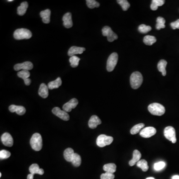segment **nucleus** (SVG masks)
<instances>
[{"label": "nucleus", "instance_id": "obj_8", "mask_svg": "<svg viewBox=\"0 0 179 179\" xmlns=\"http://www.w3.org/2000/svg\"><path fill=\"white\" fill-rule=\"evenodd\" d=\"M102 33L104 36H107L108 40L111 43L118 38V36L112 31L111 27L108 26H105L103 27L102 29Z\"/></svg>", "mask_w": 179, "mask_h": 179}, {"label": "nucleus", "instance_id": "obj_40", "mask_svg": "<svg viewBox=\"0 0 179 179\" xmlns=\"http://www.w3.org/2000/svg\"><path fill=\"white\" fill-rule=\"evenodd\" d=\"M115 175L111 173L105 172L101 176V179H114Z\"/></svg>", "mask_w": 179, "mask_h": 179}, {"label": "nucleus", "instance_id": "obj_20", "mask_svg": "<svg viewBox=\"0 0 179 179\" xmlns=\"http://www.w3.org/2000/svg\"><path fill=\"white\" fill-rule=\"evenodd\" d=\"M51 11L49 9L44 10L40 12V15L44 23H49L50 22Z\"/></svg>", "mask_w": 179, "mask_h": 179}, {"label": "nucleus", "instance_id": "obj_6", "mask_svg": "<svg viewBox=\"0 0 179 179\" xmlns=\"http://www.w3.org/2000/svg\"><path fill=\"white\" fill-rule=\"evenodd\" d=\"M118 54L115 52L110 55L107 60V69L108 72H112L115 69L118 61Z\"/></svg>", "mask_w": 179, "mask_h": 179}, {"label": "nucleus", "instance_id": "obj_16", "mask_svg": "<svg viewBox=\"0 0 179 179\" xmlns=\"http://www.w3.org/2000/svg\"><path fill=\"white\" fill-rule=\"evenodd\" d=\"M9 111L12 112H16V114L19 115H23L26 112V109L25 107L20 105H12L9 107Z\"/></svg>", "mask_w": 179, "mask_h": 179}, {"label": "nucleus", "instance_id": "obj_11", "mask_svg": "<svg viewBox=\"0 0 179 179\" xmlns=\"http://www.w3.org/2000/svg\"><path fill=\"white\" fill-rule=\"evenodd\" d=\"M33 65L31 62L26 61L22 63L16 64L14 66V69L15 71H19L20 70H32Z\"/></svg>", "mask_w": 179, "mask_h": 179}, {"label": "nucleus", "instance_id": "obj_34", "mask_svg": "<svg viewBox=\"0 0 179 179\" xmlns=\"http://www.w3.org/2000/svg\"><path fill=\"white\" fill-rule=\"evenodd\" d=\"M144 126L145 125L143 123H139V124L134 126L130 130L131 134L134 135V134L138 133Z\"/></svg>", "mask_w": 179, "mask_h": 179}, {"label": "nucleus", "instance_id": "obj_24", "mask_svg": "<svg viewBox=\"0 0 179 179\" xmlns=\"http://www.w3.org/2000/svg\"><path fill=\"white\" fill-rule=\"evenodd\" d=\"M167 65V62L165 60H161L159 62L157 65L158 69L159 71L162 73L163 76L166 75V67Z\"/></svg>", "mask_w": 179, "mask_h": 179}, {"label": "nucleus", "instance_id": "obj_3", "mask_svg": "<svg viewBox=\"0 0 179 179\" xmlns=\"http://www.w3.org/2000/svg\"><path fill=\"white\" fill-rule=\"evenodd\" d=\"M148 109L149 112L154 115L161 116L165 112V108L163 105L159 103H152L149 105Z\"/></svg>", "mask_w": 179, "mask_h": 179}, {"label": "nucleus", "instance_id": "obj_22", "mask_svg": "<svg viewBox=\"0 0 179 179\" xmlns=\"http://www.w3.org/2000/svg\"><path fill=\"white\" fill-rule=\"evenodd\" d=\"M29 170L31 174H37L39 175H43L44 174L43 169H40L39 166L37 164H33L30 166L29 168Z\"/></svg>", "mask_w": 179, "mask_h": 179}, {"label": "nucleus", "instance_id": "obj_19", "mask_svg": "<svg viewBox=\"0 0 179 179\" xmlns=\"http://www.w3.org/2000/svg\"><path fill=\"white\" fill-rule=\"evenodd\" d=\"M48 86L45 84H41L39 88L38 94L43 98H47L48 96Z\"/></svg>", "mask_w": 179, "mask_h": 179}, {"label": "nucleus", "instance_id": "obj_25", "mask_svg": "<svg viewBox=\"0 0 179 179\" xmlns=\"http://www.w3.org/2000/svg\"><path fill=\"white\" fill-rule=\"evenodd\" d=\"M74 153H74V150H73V149L71 148H67L64 152V157L65 159L68 162H71L74 156Z\"/></svg>", "mask_w": 179, "mask_h": 179}, {"label": "nucleus", "instance_id": "obj_18", "mask_svg": "<svg viewBox=\"0 0 179 179\" xmlns=\"http://www.w3.org/2000/svg\"><path fill=\"white\" fill-rule=\"evenodd\" d=\"M86 50V48L81 47L74 46L71 47L69 49L68 55L70 57L74 56L76 54H81L83 53L84 51Z\"/></svg>", "mask_w": 179, "mask_h": 179}, {"label": "nucleus", "instance_id": "obj_36", "mask_svg": "<svg viewBox=\"0 0 179 179\" xmlns=\"http://www.w3.org/2000/svg\"><path fill=\"white\" fill-rule=\"evenodd\" d=\"M151 27L150 26H148L146 25H140L138 27V31L141 33H147L151 30Z\"/></svg>", "mask_w": 179, "mask_h": 179}, {"label": "nucleus", "instance_id": "obj_27", "mask_svg": "<svg viewBox=\"0 0 179 179\" xmlns=\"http://www.w3.org/2000/svg\"><path fill=\"white\" fill-rule=\"evenodd\" d=\"M116 166L114 163H109L105 165L103 167V169L105 172L111 173L114 174L116 171Z\"/></svg>", "mask_w": 179, "mask_h": 179}, {"label": "nucleus", "instance_id": "obj_29", "mask_svg": "<svg viewBox=\"0 0 179 179\" xmlns=\"http://www.w3.org/2000/svg\"><path fill=\"white\" fill-rule=\"evenodd\" d=\"M136 165L137 167L141 168L143 172H146L149 169V167L148 166L147 162L144 159L140 160L136 163Z\"/></svg>", "mask_w": 179, "mask_h": 179}, {"label": "nucleus", "instance_id": "obj_21", "mask_svg": "<svg viewBox=\"0 0 179 179\" xmlns=\"http://www.w3.org/2000/svg\"><path fill=\"white\" fill-rule=\"evenodd\" d=\"M141 157V154L139 151L135 150L133 153V157L130 161L129 162V165L130 166H133L136 165Z\"/></svg>", "mask_w": 179, "mask_h": 179}, {"label": "nucleus", "instance_id": "obj_30", "mask_svg": "<svg viewBox=\"0 0 179 179\" xmlns=\"http://www.w3.org/2000/svg\"><path fill=\"white\" fill-rule=\"evenodd\" d=\"M143 42L147 45H152L156 42L155 37L151 36H146L143 38Z\"/></svg>", "mask_w": 179, "mask_h": 179}, {"label": "nucleus", "instance_id": "obj_28", "mask_svg": "<svg viewBox=\"0 0 179 179\" xmlns=\"http://www.w3.org/2000/svg\"><path fill=\"white\" fill-rule=\"evenodd\" d=\"M165 1L164 0H153L151 4L150 8L153 11L157 10L159 6H162L164 4Z\"/></svg>", "mask_w": 179, "mask_h": 179}, {"label": "nucleus", "instance_id": "obj_10", "mask_svg": "<svg viewBox=\"0 0 179 179\" xmlns=\"http://www.w3.org/2000/svg\"><path fill=\"white\" fill-rule=\"evenodd\" d=\"M156 129L153 127H147L140 132V135L144 138H150L156 134Z\"/></svg>", "mask_w": 179, "mask_h": 179}, {"label": "nucleus", "instance_id": "obj_13", "mask_svg": "<svg viewBox=\"0 0 179 179\" xmlns=\"http://www.w3.org/2000/svg\"><path fill=\"white\" fill-rule=\"evenodd\" d=\"M1 140L3 144L6 146L12 147L14 144L12 136L10 133H4L2 136Z\"/></svg>", "mask_w": 179, "mask_h": 179}, {"label": "nucleus", "instance_id": "obj_1", "mask_svg": "<svg viewBox=\"0 0 179 179\" xmlns=\"http://www.w3.org/2000/svg\"><path fill=\"white\" fill-rule=\"evenodd\" d=\"M30 144L33 149L38 151L43 148V139L41 135L38 133L33 134L30 139Z\"/></svg>", "mask_w": 179, "mask_h": 179}, {"label": "nucleus", "instance_id": "obj_5", "mask_svg": "<svg viewBox=\"0 0 179 179\" xmlns=\"http://www.w3.org/2000/svg\"><path fill=\"white\" fill-rule=\"evenodd\" d=\"M114 140V138L112 136H108L105 134H101L98 137L97 139V144L100 147L110 145Z\"/></svg>", "mask_w": 179, "mask_h": 179}, {"label": "nucleus", "instance_id": "obj_45", "mask_svg": "<svg viewBox=\"0 0 179 179\" xmlns=\"http://www.w3.org/2000/svg\"><path fill=\"white\" fill-rule=\"evenodd\" d=\"M7 1L8 2H13L14 1H13V0H8Z\"/></svg>", "mask_w": 179, "mask_h": 179}, {"label": "nucleus", "instance_id": "obj_32", "mask_svg": "<svg viewBox=\"0 0 179 179\" xmlns=\"http://www.w3.org/2000/svg\"><path fill=\"white\" fill-rule=\"evenodd\" d=\"M156 28L158 30H160L161 29H164L165 27V19H164V18L162 17H158L156 20Z\"/></svg>", "mask_w": 179, "mask_h": 179}, {"label": "nucleus", "instance_id": "obj_23", "mask_svg": "<svg viewBox=\"0 0 179 179\" xmlns=\"http://www.w3.org/2000/svg\"><path fill=\"white\" fill-rule=\"evenodd\" d=\"M28 7H29V4L27 2H22L19 7H18L17 9V12L18 15L21 16L24 15L26 12Z\"/></svg>", "mask_w": 179, "mask_h": 179}, {"label": "nucleus", "instance_id": "obj_12", "mask_svg": "<svg viewBox=\"0 0 179 179\" xmlns=\"http://www.w3.org/2000/svg\"><path fill=\"white\" fill-rule=\"evenodd\" d=\"M78 104V101L77 99L75 98H72L68 102H67L63 105V110L65 111L66 112H70L72 109L75 108Z\"/></svg>", "mask_w": 179, "mask_h": 179}, {"label": "nucleus", "instance_id": "obj_41", "mask_svg": "<svg viewBox=\"0 0 179 179\" xmlns=\"http://www.w3.org/2000/svg\"><path fill=\"white\" fill-rule=\"evenodd\" d=\"M171 26L173 29H179V19H177L176 21L171 22Z\"/></svg>", "mask_w": 179, "mask_h": 179}, {"label": "nucleus", "instance_id": "obj_7", "mask_svg": "<svg viewBox=\"0 0 179 179\" xmlns=\"http://www.w3.org/2000/svg\"><path fill=\"white\" fill-rule=\"evenodd\" d=\"M164 134L166 138L171 141L173 143H175L176 142V131L174 127L171 126L166 127L164 129Z\"/></svg>", "mask_w": 179, "mask_h": 179}, {"label": "nucleus", "instance_id": "obj_42", "mask_svg": "<svg viewBox=\"0 0 179 179\" xmlns=\"http://www.w3.org/2000/svg\"><path fill=\"white\" fill-rule=\"evenodd\" d=\"M33 174L30 173V174L27 175V179H33Z\"/></svg>", "mask_w": 179, "mask_h": 179}, {"label": "nucleus", "instance_id": "obj_4", "mask_svg": "<svg viewBox=\"0 0 179 179\" xmlns=\"http://www.w3.org/2000/svg\"><path fill=\"white\" fill-rule=\"evenodd\" d=\"M14 37L16 40H27L32 37V33L27 29H17L14 32Z\"/></svg>", "mask_w": 179, "mask_h": 179}, {"label": "nucleus", "instance_id": "obj_26", "mask_svg": "<svg viewBox=\"0 0 179 179\" xmlns=\"http://www.w3.org/2000/svg\"><path fill=\"white\" fill-rule=\"evenodd\" d=\"M62 85V81L60 77L57 78L54 81L49 82L48 84V87L50 90L57 89Z\"/></svg>", "mask_w": 179, "mask_h": 179}, {"label": "nucleus", "instance_id": "obj_46", "mask_svg": "<svg viewBox=\"0 0 179 179\" xmlns=\"http://www.w3.org/2000/svg\"><path fill=\"white\" fill-rule=\"evenodd\" d=\"M2 177V173H0V177Z\"/></svg>", "mask_w": 179, "mask_h": 179}, {"label": "nucleus", "instance_id": "obj_31", "mask_svg": "<svg viewBox=\"0 0 179 179\" xmlns=\"http://www.w3.org/2000/svg\"><path fill=\"white\" fill-rule=\"evenodd\" d=\"M81 162L82 160L81 156L77 153H74V156L71 161L73 165L75 167H79L81 165Z\"/></svg>", "mask_w": 179, "mask_h": 179}, {"label": "nucleus", "instance_id": "obj_39", "mask_svg": "<svg viewBox=\"0 0 179 179\" xmlns=\"http://www.w3.org/2000/svg\"><path fill=\"white\" fill-rule=\"evenodd\" d=\"M11 154L8 151L5 150H2L0 151V159L1 160L6 159L11 156Z\"/></svg>", "mask_w": 179, "mask_h": 179}, {"label": "nucleus", "instance_id": "obj_38", "mask_svg": "<svg viewBox=\"0 0 179 179\" xmlns=\"http://www.w3.org/2000/svg\"><path fill=\"white\" fill-rule=\"evenodd\" d=\"M166 163L163 161H160L157 163H155L154 165V169L155 171H159L162 170L165 167Z\"/></svg>", "mask_w": 179, "mask_h": 179}, {"label": "nucleus", "instance_id": "obj_9", "mask_svg": "<svg viewBox=\"0 0 179 179\" xmlns=\"http://www.w3.org/2000/svg\"><path fill=\"white\" fill-rule=\"evenodd\" d=\"M52 113L56 116H58L62 120L68 121L70 119V116L65 111L60 109L58 107H55L52 110Z\"/></svg>", "mask_w": 179, "mask_h": 179}, {"label": "nucleus", "instance_id": "obj_17", "mask_svg": "<svg viewBox=\"0 0 179 179\" xmlns=\"http://www.w3.org/2000/svg\"><path fill=\"white\" fill-rule=\"evenodd\" d=\"M102 121L98 116L95 115H92L88 122V125L90 128L92 129H96L98 125H101Z\"/></svg>", "mask_w": 179, "mask_h": 179}, {"label": "nucleus", "instance_id": "obj_2", "mask_svg": "<svg viewBox=\"0 0 179 179\" xmlns=\"http://www.w3.org/2000/svg\"><path fill=\"white\" fill-rule=\"evenodd\" d=\"M143 82V76L139 72H134L131 74L130 83L131 87L133 89H137L140 87Z\"/></svg>", "mask_w": 179, "mask_h": 179}, {"label": "nucleus", "instance_id": "obj_15", "mask_svg": "<svg viewBox=\"0 0 179 179\" xmlns=\"http://www.w3.org/2000/svg\"><path fill=\"white\" fill-rule=\"evenodd\" d=\"M62 20L63 21V26L67 29H70L73 26V22L72 19V14L71 12H67L63 15Z\"/></svg>", "mask_w": 179, "mask_h": 179}, {"label": "nucleus", "instance_id": "obj_14", "mask_svg": "<svg viewBox=\"0 0 179 179\" xmlns=\"http://www.w3.org/2000/svg\"><path fill=\"white\" fill-rule=\"evenodd\" d=\"M17 75L24 80L25 84L26 86H29L31 84V80L29 78L30 76V72L29 71L22 70L17 73Z\"/></svg>", "mask_w": 179, "mask_h": 179}, {"label": "nucleus", "instance_id": "obj_44", "mask_svg": "<svg viewBox=\"0 0 179 179\" xmlns=\"http://www.w3.org/2000/svg\"><path fill=\"white\" fill-rule=\"evenodd\" d=\"M146 179H155V178H153V177H148Z\"/></svg>", "mask_w": 179, "mask_h": 179}, {"label": "nucleus", "instance_id": "obj_33", "mask_svg": "<svg viewBox=\"0 0 179 179\" xmlns=\"http://www.w3.org/2000/svg\"><path fill=\"white\" fill-rule=\"evenodd\" d=\"M81 60L80 58L78 57L77 56L74 55V56L70 57L69 59V62H70V65L71 67L73 68H76L78 66L80 60Z\"/></svg>", "mask_w": 179, "mask_h": 179}, {"label": "nucleus", "instance_id": "obj_43", "mask_svg": "<svg viewBox=\"0 0 179 179\" xmlns=\"http://www.w3.org/2000/svg\"><path fill=\"white\" fill-rule=\"evenodd\" d=\"M172 179H179V175H174L172 177Z\"/></svg>", "mask_w": 179, "mask_h": 179}, {"label": "nucleus", "instance_id": "obj_37", "mask_svg": "<svg viewBox=\"0 0 179 179\" xmlns=\"http://www.w3.org/2000/svg\"><path fill=\"white\" fill-rule=\"evenodd\" d=\"M86 3L88 7L90 9H94L100 7V4L95 0H87Z\"/></svg>", "mask_w": 179, "mask_h": 179}, {"label": "nucleus", "instance_id": "obj_35", "mask_svg": "<svg viewBox=\"0 0 179 179\" xmlns=\"http://www.w3.org/2000/svg\"><path fill=\"white\" fill-rule=\"evenodd\" d=\"M117 2L120 5L123 11H127L130 7V4L126 0H118Z\"/></svg>", "mask_w": 179, "mask_h": 179}]
</instances>
